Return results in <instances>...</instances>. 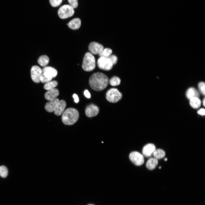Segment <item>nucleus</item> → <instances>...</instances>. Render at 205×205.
I'll return each mask as SVG.
<instances>
[{"label":"nucleus","instance_id":"nucleus-1","mask_svg":"<svg viewBox=\"0 0 205 205\" xmlns=\"http://www.w3.org/2000/svg\"><path fill=\"white\" fill-rule=\"evenodd\" d=\"M109 82L108 77L104 74L99 72L95 73L90 77L89 83L90 87L96 91H101L105 89Z\"/></svg>","mask_w":205,"mask_h":205},{"label":"nucleus","instance_id":"nucleus-2","mask_svg":"<svg viewBox=\"0 0 205 205\" xmlns=\"http://www.w3.org/2000/svg\"><path fill=\"white\" fill-rule=\"evenodd\" d=\"M62 120L66 125H72L75 123L79 118V113L76 109L70 108H67L62 113Z\"/></svg>","mask_w":205,"mask_h":205},{"label":"nucleus","instance_id":"nucleus-3","mask_svg":"<svg viewBox=\"0 0 205 205\" xmlns=\"http://www.w3.org/2000/svg\"><path fill=\"white\" fill-rule=\"evenodd\" d=\"M95 60L93 55L89 52L86 53L82 64L83 69L85 71H91L95 68Z\"/></svg>","mask_w":205,"mask_h":205},{"label":"nucleus","instance_id":"nucleus-4","mask_svg":"<svg viewBox=\"0 0 205 205\" xmlns=\"http://www.w3.org/2000/svg\"><path fill=\"white\" fill-rule=\"evenodd\" d=\"M74 9L68 5L61 6L58 11V14L61 19H65L72 16L74 13Z\"/></svg>","mask_w":205,"mask_h":205},{"label":"nucleus","instance_id":"nucleus-5","mask_svg":"<svg viewBox=\"0 0 205 205\" xmlns=\"http://www.w3.org/2000/svg\"><path fill=\"white\" fill-rule=\"evenodd\" d=\"M122 93L116 88H112L109 90L106 94V98L109 102L115 103L121 99Z\"/></svg>","mask_w":205,"mask_h":205},{"label":"nucleus","instance_id":"nucleus-6","mask_svg":"<svg viewBox=\"0 0 205 205\" xmlns=\"http://www.w3.org/2000/svg\"><path fill=\"white\" fill-rule=\"evenodd\" d=\"M97 64L100 69L108 71L111 69L113 65L110 60L107 58L100 57L98 60Z\"/></svg>","mask_w":205,"mask_h":205},{"label":"nucleus","instance_id":"nucleus-7","mask_svg":"<svg viewBox=\"0 0 205 205\" xmlns=\"http://www.w3.org/2000/svg\"><path fill=\"white\" fill-rule=\"evenodd\" d=\"M129 158L131 162L137 166H140L144 162V156L137 151L132 152L129 155Z\"/></svg>","mask_w":205,"mask_h":205},{"label":"nucleus","instance_id":"nucleus-8","mask_svg":"<svg viewBox=\"0 0 205 205\" xmlns=\"http://www.w3.org/2000/svg\"><path fill=\"white\" fill-rule=\"evenodd\" d=\"M31 77L32 81L36 83L40 82V78L42 73V70L38 66H33L30 70Z\"/></svg>","mask_w":205,"mask_h":205},{"label":"nucleus","instance_id":"nucleus-9","mask_svg":"<svg viewBox=\"0 0 205 205\" xmlns=\"http://www.w3.org/2000/svg\"><path fill=\"white\" fill-rule=\"evenodd\" d=\"M103 49L102 45L96 42H91L88 46L89 51L92 54H99Z\"/></svg>","mask_w":205,"mask_h":205},{"label":"nucleus","instance_id":"nucleus-10","mask_svg":"<svg viewBox=\"0 0 205 205\" xmlns=\"http://www.w3.org/2000/svg\"><path fill=\"white\" fill-rule=\"evenodd\" d=\"M99 112V109L98 107L93 104H91L88 106L85 111L86 115L89 117L96 116Z\"/></svg>","mask_w":205,"mask_h":205},{"label":"nucleus","instance_id":"nucleus-11","mask_svg":"<svg viewBox=\"0 0 205 205\" xmlns=\"http://www.w3.org/2000/svg\"><path fill=\"white\" fill-rule=\"evenodd\" d=\"M155 145L152 144H148L143 147L142 152L143 155L145 157L151 156L155 150Z\"/></svg>","mask_w":205,"mask_h":205},{"label":"nucleus","instance_id":"nucleus-12","mask_svg":"<svg viewBox=\"0 0 205 205\" xmlns=\"http://www.w3.org/2000/svg\"><path fill=\"white\" fill-rule=\"evenodd\" d=\"M66 106V103L64 101H59L54 111V114L57 116L61 115L64 112Z\"/></svg>","mask_w":205,"mask_h":205},{"label":"nucleus","instance_id":"nucleus-13","mask_svg":"<svg viewBox=\"0 0 205 205\" xmlns=\"http://www.w3.org/2000/svg\"><path fill=\"white\" fill-rule=\"evenodd\" d=\"M59 95L58 90L57 89L54 88L48 90L45 94V97L48 100H52L57 98Z\"/></svg>","mask_w":205,"mask_h":205},{"label":"nucleus","instance_id":"nucleus-14","mask_svg":"<svg viewBox=\"0 0 205 205\" xmlns=\"http://www.w3.org/2000/svg\"><path fill=\"white\" fill-rule=\"evenodd\" d=\"M59 101L58 99L57 98L50 101L46 104L45 106V109L49 112H51L54 111Z\"/></svg>","mask_w":205,"mask_h":205},{"label":"nucleus","instance_id":"nucleus-15","mask_svg":"<svg viewBox=\"0 0 205 205\" xmlns=\"http://www.w3.org/2000/svg\"><path fill=\"white\" fill-rule=\"evenodd\" d=\"M42 73H44L52 78L55 77L57 75V70L54 68L50 66L46 67L42 70Z\"/></svg>","mask_w":205,"mask_h":205},{"label":"nucleus","instance_id":"nucleus-16","mask_svg":"<svg viewBox=\"0 0 205 205\" xmlns=\"http://www.w3.org/2000/svg\"><path fill=\"white\" fill-rule=\"evenodd\" d=\"M81 22L79 18H75L71 20L67 24L69 27L73 30H76L80 28Z\"/></svg>","mask_w":205,"mask_h":205},{"label":"nucleus","instance_id":"nucleus-17","mask_svg":"<svg viewBox=\"0 0 205 205\" xmlns=\"http://www.w3.org/2000/svg\"><path fill=\"white\" fill-rule=\"evenodd\" d=\"M186 96L189 99L194 98L198 97L199 96V94L198 91L194 88L191 87L188 89L186 93Z\"/></svg>","mask_w":205,"mask_h":205},{"label":"nucleus","instance_id":"nucleus-18","mask_svg":"<svg viewBox=\"0 0 205 205\" xmlns=\"http://www.w3.org/2000/svg\"><path fill=\"white\" fill-rule=\"evenodd\" d=\"M158 164L157 159L155 158L149 159L147 162L146 164V167L150 170L154 169Z\"/></svg>","mask_w":205,"mask_h":205},{"label":"nucleus","instance_id":"nucleus-19","mask_svg":"<svg viewBox=\"0 0 205 205\" xmlns=\"http://www.w3.org/2000/svg\"><path fill=\"white\" fill-rule=\"evenodd\" d=\"M201 104L200 99L198 97H194L190 99V104L193 108L196 109L199 108Z\"/></svg>","mask_w":205,"mask_h":205},{"label":"nucleus","instance_id":"nucleus-20","mask_svg":"<svg viewBox=\"0 0 205 205\" xmlns=\"http://www.w3.org/2000/svg\"><path fill=\"white\" fill-rule=\"evenodd\" d=\"M49 62V57L45 55L40 56L38 60V63L42 66H46L48 63Z\"/></svg>","mask_w":205,"mask_h":205},{"label":"nucleus","instance_id":"nucleus-21","mask_svg":"<svg viewBox=\"0 0 205 205\" xmlns=\"http://www.w3.org/2000/svg\"><path fill=\"white\" fill-rule=\"evenodd\" d=\"M153 155L155 158L158 159L164 158L165 156V153L164 150L159 149H155Z\"/></svg>","mask_w":205,"mask_h":205},{"label":"nucleus","instance_id":"nucleus-22","mask_svg":"<svg viewBox=\"0 0 205 205\" xmlns=\"http://www.w3.org/2000/svg\"><path fill=\"white\" fill-rule=\"evenodd\" d=\"M112 53V50L108 48L103 49L101 52L99 54L100 57L108 58Z\"/></svg>","mask_w":205,"mask_h":205},{"label":"nucleus","instance_id":"nucleus-23","mask_svg":"<svg viewBox=\"0 0 205 205\" xmlns=\"http://www.w3.org/2000/svg\"><path fill=\"white\" fill-rule=\"evenodd\" d=\"M58 84V83L56 81H50L44 85V88L46 90H48L54 88Z\"/></svg>","mask_w":205,"mask_h":205},{"label":"nucleus","instance_id":"nucleus-24","mask_svg":"<svg viewBox=\"0 0 205 205\" xmlns=\"http://www.w3.org/2000/svg\"><path fill=\"white\" fill-rule=\"evenodd\" d=\"M121 80L120 78L117 76L112 77L109 81L110 84L112 86H116L120 84Z\"/></svg>","mask_w":205,"mask_h":205},{"label":"nucleus","instance_id":"nucleus-25","mask_svg":"<svg viewBox=\"0 0 205 205\" xmlns=\"http://www.w3.org/2000/svg\"><path fill=\"white\" fill-rule=\"evenodd\" d=\"M52 78V77L42 73L40 78V80L42 83H46L50 81Z\"/></svg>","mask_w":205,"mask_h":205},{"label":"nucleus","instance_id":"nucleus-26","mask_svg":"<svg viewBox=\"0 0 205 205\" xmlns=\"http://www.w3.org/2000/svg\"><path fill=\"white\" fill-rule=\"evenodd\" d=\"M8 171L7 168L4 166H0V175L2 178H5L8 175Z\"/></svg>","mask_w":205,"mask_h":205},{"label":"nucleus","instance_id":"nucleus-27","mask_svg":"<svg viewBox=\"0 0 205 205\" xmlns=\"http://www.w3.org/2000/svg\"><path fill=\"white\" fill-rule=\"evenodd\" d=\"M49 1L52 6L56 7L58 6L61 4L62 0H49Z\"/></svg>","mask_w":205,"mask_h":205},{"label":"nucleus","instance_id":"nucleus-28","mask_svg":"<svg viewBox=\"0 0 205 205\" xmlns=\"http://www.w3.org/2000/svg\"><path fill=\"white\" fill-rule=\"evenodd\" d=\"M198 87L200 92L202 95H205V83L204 82H200L198 85Z\"/></svg>","mask_w":205,"mask_h":205},{"label":"nucleus","instance_id":"nucleus-29","mask_svg":"<svg viewBox=\"0 0 205 205\" xmlns=\"http://www.w3.org/2000/svg\"><path fill=\"white\" fill-rule=\"evenodd\" d=\"M70 5L73 9L76 8L78 5L77 0H68Z\"/></svg>","mask_w":205,"mask_h":205},{"label":"nucleus","instance_id":"nucleus-30","mask_svg":"<svg viewBox=\"0 0 205 205\" xmlns=\"http://www.w3.org/2000/svg\"><path fill=\"white\" fill-rule=\"evenodd\" d=\"M107 58L110 60L113 65L116 63L118 58L115 55L111 54Z\"/></svg>","mask_w":205,"mask_h":205},{"label":"nucleus","instance_id":"nucleus-31","mask_svg":"<svg viewBox=\"0 0 205 205\" xmlns=\"http://www.w3.org/2000/svg\"><path fill=\"white\" fill-rule=\"evenodd\" d=\"M84 93L85 96L87 98H91V94L88 90H85Z\"/></svg>","mask_w":205,"mask_h":205},{"label":"nucleus","instance_id":"nucleus-32","mask_svg":"<svg viewBox=\"0 0 205 205\" xmlns=\"http://www.w3.org/2000/svg\"><path fill=\"white\" fill-rule=\"evenodd\" d=\"M198 113L201 115H204L205 114V110L204 108H201L198 111Z\"/></svg>","mask_w":205,"mask_h":205},{"label":"nucleus","instance_id":"nucleus-33","mask_svg":"<svg viewBox=\"0 0 205 205\" xmlns=\"http://www.w3.org/2000/svg\"><path fill=\"white\" fill-rule=\"evenodd\" d=\"M73 97L74 99V101L76 103H78L79 101V99L77 95L75 94L73 95Z\"/></svg>","mask_w":205,"mask_h":205},{"label":"nucleus","instance_id":"nucleus-34","mask_svg":"<svg viewBox=\"0 0 205 205\" xmlns=\"http://www.w3.org/2000/svg\"><path fill=\"white\" fill-rule=\"evenodd\" d=\"M205 98H204L203 100V104L204 106H205Z\"/></svg>","mask_w":205,"mask_h":205},{"label":"nucleus","instance_id":"nucleus-35","mask_svg":"<svg viewBox=\"0 0 205 205\" xmlns=\"http://www.w3.org/2000/svg\"><path fill=\"white\" fill-rule=\"evenodd\" d=\"M164 161H167V158H165L164 159Z\"/></svg>","mask_w":205,"mask_h":205},{"label":"nucleus","instance_id":"nucleus-36","mask_svg":"<svg viewBox=\"0 0 205 205\" xmlns=\"http://www.w3.org/2000/svg\"><path fill=\"white\" fill-rule=\"evenodd\" d=\"M161 168V166H160L159 167V169H160Z\"/></svg>","mask_w":205,"mask_h":205},{"label":"nucleus","instance_id":"nucleus-37","mask_svg":"<svg viewBox=\"0 0 205 205\" xmlns=\"http://www.w3.org/2000/svg\"><path fill=\"white\" fill-rule=\"evenodd\" d=\"M94 205L91 204H89V205Z\"/></svg>","mask_w":205,"mask_h":205}]
</instances>
